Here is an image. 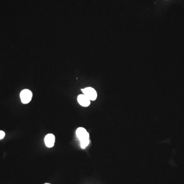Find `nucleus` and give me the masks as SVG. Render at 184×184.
Masks as SVG:
<instances>
[{"instance_id": "obj_1", "label": "nucleus", "mask_w": 184, "mask_h": 184, "mask_svg": "<svg viewBox=\"0 0 184 184\" xmlns=\"http://www.w3.org/2000/svg\"><path fill=\"white\" fill-rule=\"evenodd\" d=\"M76 134L80 142L82 149H86L90 143V135L86 129L83 127H79L76 130Z\"/></svg>"}, {"instance_id": "obj_2", "label": "nucleus", "mask_w": 184, "mask_h": 184, "mask_svg": "<svg viewBox=\"0 0 184 184\" xmlns=\"http://www.w3.org/2000/svg\"><path fill=\"white\" fill-rule=\"evenodd\" d=\"M33 94L32 92L28 89L22 90L20 93V98L21 102L23 104H28L32 98Z\"/></svg>"}, {"instance_id": "obj_3", "label": "nucleus", "mask_w": 184, "mask_h": 184, "mask_svg": "<svg viewBox=\"0 0 184 184\" xmlns=\"http://www.w3.org/2000/svg\"><path fill=\"white\" fill-rule=\"evenodd\" d=\"M82 91L91 101H94L97 97V93L94 89L91 87H87L82 89Z\"/></svg>"}, {"instance_id": "obj_4", "label": "nucleus", "mask_w": 184, "mask_h": 184, "mask_svg": "<svg viewBox=\"0 0 184 184\" xmlns=\"http://www.w3.org/2000/svg\"><path fill=\"white\" fill-rule=\"evenodd\" d=\"M55 141V138L54 135L52 134H49L45 137V143L46 146L49 148H51L54 146Z\"/></svg>"}, {"instance_id": "obj_5", "label": "nucleus", "mask_w": 184, "mask_h": 184, "mask_svg": "<svg viewBox=\"0 0 184 184\" xmlns=\"http://www.w3.org/2000/svg\"><path fill=\"white\" fill-rule=\"evenodd\" d=\"M77 101L80 106L83 107H87L91 104V100L84 94H80L77 97Z\"/></svg>"}, {"instance_id": "obj_6", "label": "nucleus", "mask_w": 184, "mask_h": 184, "mask_svg": "<svg viewBox=\"0 0 184 184\" xmlns=\"http://www.w3.org/2000/svg\"><path fill=\"white\" fill-rule=\"evenodd\" d=\"M5 136V133L2 130H0V140H1L2 139L4 138Z\"/></svg>"}, {"instance_id": "obj_7", "label": "nucleus", "mask_w": 184, "mask_h": 184, "mask_svg": "<svg viewBox=\"0 0 184 184\" xmlns=\"http://www.w3.org/2000/svg\"><path fill=\"white\" fill-rule=\"evenodd\" d=\"M48 184V183H46V184Z\"/></svg>"}]
</instances>
